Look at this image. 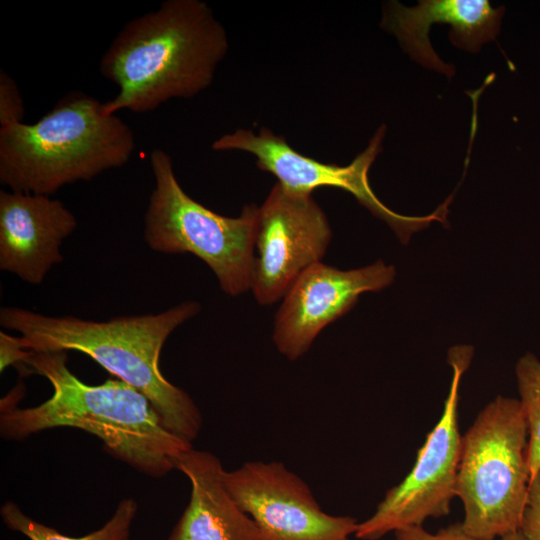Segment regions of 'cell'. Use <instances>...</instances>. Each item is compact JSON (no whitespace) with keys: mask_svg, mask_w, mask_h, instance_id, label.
<instances>
[{"mask_svg":"<svg viewBox=\"0 0 540 540\" xmlns=\"http://www.w3.org/2000/svg\"><path fill=\"white\" fill-rule=\"evenodd\" d=\"M75 215L49 195L0 191V269L39 285L63 261L61 246Z\"/></svg>","mask_w":540,"mask_h":540,"instance_id":"12","label":"cell"},{"mask_svg":"<svg viewBox=\"0 0 540 540\" xmlns=\"http://www.w3.org/2000/svg\"><path fill=\"white\" fill-rule=\"evenodd\" d=\"M500 540H530L520 530L507 534L500 538Z\"/></svg>","mask_w":540,"mask_h":540,"instance_id":"21","label":"cell"},{"mask_svg":"<svg viewBox=\"0 0 540 540\" xmlns=\"http://www.w3.org/2000/svg\"><path fill=\"white\" fill-rule=\"evenodd\" d=\"M200 309L198 302L185 301L158 314L97 322L4 307L0 310V325L20 333L28 350L78 351L88 355L117 379L144 394L164 425L192 443L201 430V412L186 391L164 377L159 358L170 334Z\"/></svg>","mask_w":540,"mask_h":540,"instance_id":"3","label":"cell"},{"mask_svg":"<svg viewBox=\"0 0 540 540\" xmlns=\"http://www.w3.org/2000/svg\"><path fill=\"white\" fill-rule=\"evenodd\" d=\"M137 512L136 500L131 497L124 498L117 504L112 516L103 526L86 535L73 537L34 520L13 501L5 502L0 508V515L6 527L21 533L29 540H130Z\"/></svg>","mask_w":540,"mask_h":540,"instance_id":"15","label":"cell"},{"mask_svg":"<svg viewBox=\"0 0 540 540\" xmlns=\"http://www.w3.org/2000/svg\"><path fill=\"white\" fill-rule=\"evenodd\" d=\"M332 230L312 195H298L276 183L259 206L251 277L256 301L270 305L326 254Z\"/></svg>","mask_w":540,"mask_h":540,"instance_id":"9","label":"cell"},{"mask_svg":"<svg viewBox=\"0 0 540 540\" xmlns=\"http://www.w3.org/2000/svg\"><path fill=\"white\" fill-rule=\"evenodd\" d=\"M24 103L15 80L0 71V127L22 123Z\"/></svg>","mask_w":540,"mask_h":540,"instance_id":"17","label":"cell"},{"mask_svg":"<svg viewBox=\"0 0 540 540\" xmlns=\"http://www.w3.org/2000/svg\"><path fill=\"white\" fill-rule=\"evenodd\" d=\"M504 11L503 6L493 8L488 0H420L415 7L392 0L383 6L381 27L397 37L413 60L451 78L455 68L443 62L432 48L431 25L449 24L451 43L477 53L484 43L496 39Z\"/></svg>","mask_w":540,"mask_h":540,"instance_id":"13","label":"cell"},{"mask_svg":"<svg viewBox=\"0 0 540 540\" xmlns=\"http://www.w3.org/2000/svg\"><path fill=\"white\" fill-rule=\"evenodd\" d=\"M520 531L530 540H540V473L531 479Z\"/></svg>","mask_w":540,"mask_h":540,"instance_id":"20","label":"cell"},{"mask_svg":"<svg viewBox=\"0 0 540 540\" xmlns=\"http://www.w3.org/2000/svg\"><path fill=\"white\" fill-rule=\"evenodd\" d=\"M394 540H481L465 532L461 523H456L430 533L422 526H411L394 532Z\"/></svg>","mask_w":540,"mask_h":540,"instance_id":"19","label":"cell"},{"mask_svg":"<svg viewBox=\"0 0 540 540\" xmlns=\"http://www.w3.org/2000/svg\"><path fill=\"white\" fill-rule=\"evenodd\" d=\"M516 379L529 437L531 479L540 473V360L526 353L517 362Z\"/></svg>","mask_w":540,"mask_h":540,"instance_id":"16","label":"cell"},{"mask_svg":"<svg viewBox=\"0 0 540 540\" xmlns=\"http://www.w3.org/2000/svg\"><path fill=\"white\" fill-rule=\"evenodd\" d=\"M174 465L189 480L191 494L165 540H259L255 522L227 490L216 455L191 448L180 453Z\"/></svg>","mask_w":540,"mask_h":540,"instance_id":"14","label":"cell"},{"mask_svg":"<svg viewBox=\"0 0 540 540\" xmlns=\"http://www.w3.org/2000/svg\"><path fill=\"white\" fill-rule=\"evenodd\" d=\"M528 427L519 399L498 396L461 438L455 496L466 533L494 540L520 530L529 495Z\"/></svg>","mask_w":540,"mask_h":540,"instance_id":"5","label":"cell"},{"mask_svg":"<svg viewBox=\"0 0 540 540\" xmlns=\"http://www.w3.org/2000/svg\"><path fill=\"white\" fill-rule=\"evenodd\" d=\"M225 28L201 0H168L128 21L100 61L118 87L105 112L146 113L207 89L228 52Z\"/></svg>","mask_w":540,"mask_h":540,"instance_id":"2","label":"cell"},{"mask_svg":"<svg viewBox=\"0 0 540 540\" xmlns=\"http://www.w3.org/2000/svg\"><path fill=\"white\" fill-rule=\"evenodd\" d=\"M33 351L28 350L21 339L9 335L3 331L0 332V371L1 373L10 366H15L19 369L20 373L25 372L26 361L32 355Z\"/></svg>","mask_w":540,"mask_h":540,"instance_id":"18","label":"cell"},{"mask_svg":"<svg viewBox=\"0 0 540 540\" xmlns=\"http://www.w3.org/2000/svg\"><path fill=\"white\" fill-rule=\"evenodd\" d=\"M472 358V348L457 346L448 354L453 375L440 420L427 435L407 476L390 488L375 512L359 522L354 536L379 540L399 529L422 526L450 512L461 454L458 425L459 384Z\"/></svg>","mask_w":540,"mask_h":540,"instance_id":"7","label":"cell"},{"mask_svg":"<svg viewBox=\"0 0 540 540\" xmlns=\"http://www.w3.org/2000/svg\"><path fill=\"white\" fill-rule=\"evenodd\" d=\"M135 149L131 128L103 102L72 91L37 122L0 127V182L12 191L53 195L124 166Z\"/></svg>","mask_w":540,"mask_h":540,"instance_id":"4","label":"cell"},{"mask_svg":"<svg viewBox=\"0 0 540 540\" xmlns=\"http://www.w3.org/2000/svg\"><path fill=\"white\" fill-rule=\"evenodd\" d=\"M395 274V268L381 260L352 270L321 262L311 265L291 285L276 314V348L289 360L298 359L323 328L352 309L362 293L389 286Z\"/></svg>","mask_w":540,"mask_h":540,"instance_id":"11","label":"cell"},{"mask_svg":"<svg viewBox=\"0 0 540 540\" xmlns=\"http://www.w3.org/2000/svg\"><path fill=\"white\" fill-rule=\"evenodd\" d=\"M224 484L255 522L259 540H350L359 522L324 512L310 487L281 462H246Z\"/></svg>","mask_w":540,"mask_h":540,"instance_id":"10","label":"cell"},{"mask_svg":"<svg viewBox=\"0 0 540 540\" xmlns=\"http://www.w3.org/2000/svg\"><path fill=\"white\" fill-rule=\"evenodd\" d=\"M386 126L381 125L366 149L347 166L323 163L292 148L285 137L261 128L257 134L238 129L219 137L212 144L214 151H242L256 157L257 167L276 177L285 190L298 195H312L321 187H333L351 193L373 215L385 221L406 243L410 235L432 221H445L448 201L424 217L405 216L385 206L373 192L368 171L382 151Z\"/></svg>","mask_w":540,"mask_h":540,"instance_id":"8","label":"cell"},{"mask_svg":"<svg viewBox=\"0 0 540 540\" xmlns=\"http://www.w3.org/2000/svg\"><path fill=\"white\" fill-rule=\"evenodd\" d=\"M67 353L34 352L26 361L29 373L46 378L52 395L32 407H18L22 385L0 402V434L22 441L58 427L83 430L100 439L114 458L136 471L161 478L175 469V458L193 448L163 423L148 398L119 379L89 385L68 367Z\"/></svg>","mask_w":540,"mask_h":540,"instance_id":"1","label":"cell"},{"mask_svg":"<svg viewBox=\"0 0 540 540\" xmlns=\"http://www.w3.org/2000/svg\"><path fill=\"white\" fill-rule=\"evenodd\" d=\"M154 188L144 218V239L164 254L191 253L214 272L224 293L251 288L259 206L245 205L238 217L220 215L192 199L180 186L169 154H150Z\"/></svg>","mask_w":540,"mask_h":540,"instance_id":"6","label":"cell"}]
</instances>
